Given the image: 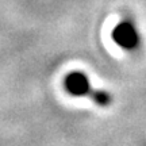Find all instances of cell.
I'll use <instances>...</instances> for the list:
<instances>
[{
  "label": "cell",
  "mask_w": 146,
  "mask_h": 146,
  "mask_svg": "<svg viewBox=\"0 0 146 146\" xmlns=\"http://www.w3.org/2000/svg\"><path fill=\"white\" fill-rule=\"evenodd\" d=\"M112 39L114 42L125 50H137L141 46V34L137 29V25L133 19L126 18L114 27L112 30Z\"/></svg>",
  "instance_id": "obj_2"
},
{
  "label": "cell",
  "mask_w": 146,
  "mask_h": 146,
  "mask_svg": "<svg viewBox=\"0 0 146 146\" xmlns=\"http://www.w3.org/2000/svg\"><path fill=\"white\" fill-rule=\"evenodd\" d=\"M64 88L72 96L89 98L100 107H107L112 103V96L103 89H94L88 76L83 72H70L64 78Z\"/></svg>",
  "instance_id": "obj_1"
}]
</instances>
